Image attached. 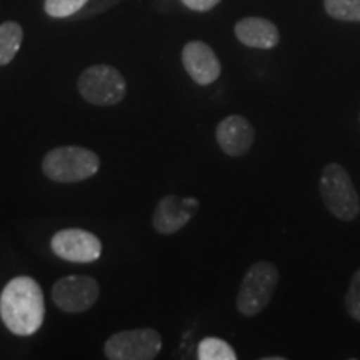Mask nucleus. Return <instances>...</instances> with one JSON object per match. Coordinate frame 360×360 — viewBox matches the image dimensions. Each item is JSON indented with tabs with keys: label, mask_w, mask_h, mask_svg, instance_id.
Listing matches in <instances>:
<instances>
[{
	"label": "nucleus",
	"mask_w": 360,
	"mask_h": 360,
	"mask_svg": "<svg viewBox=\"0 0 360 360\" xmlns=\"http://www.w3.org/2000/svg\"><path fill=\"white\" fill-rule=\"evenodd\" d=\"M199 209V200L192 197H182L170 193V195L162 197L159 204L155 207L154 217H152V225L155 232L162 236H170V233L179 232L191 222L193 214Z\"/></svg>",
	"instance_id": "nucleus-9"
},
{
	"label": "nucleus",
	"mask_w": 360,
	"mask_h": 360,
	"mask_svg": "<svg viewBox=\"0 0 360 360\" xmlns=\"http://www.w3.org/2000/svg\"><path fill=\"white\" fill-rule=\"evenodd\" d=\"M182 64L191 79L199 85L214 84L222 74V65L212 47L202 40H192L184 45Z\"/></svg>",
	"instance_id": "nucleus-10"
},
{
	"label": "nucleus",
	"mask_w": 360,
	"mask_h": 360,
	"mask_svg": "<svg viewBox=\"0 0 360 360\" xmlns=\"http://www.w3.org/2000/svg\"><path fill=\"white\" fill-rule=\"evenodd\" d=\"M101 295V287L94 277L67 276L52 287V300L62 312L82 314L92 309Z\"/></svg>",
	"instance_id": "nucleus-7"
},
{
	"label": "nucleus",
	"mask_w": 360,
	"mask_h": 360,
	"mask_svg": "<svg viewBox=\"0 0 360 360\" xmlns=\"http://www.w3.org/2000/svg\"><path fill=\"white\" fill-rule=\"evenodd\" d=\"M0 317L12 334L34 335L45 317L44 292L32 277H15L4 287L0 295Z\"/></svg>",
	"instance_id": "nucleus-1"
},
{
	"label": "nucleus",
	"mask_w": 360,
	"mask_h": 360,
	"mask_svg": "<svg viewBox=\"0 0 360 360\" xmlns=\"http://www.w3.org/2000/svg\"><path fill=\"white\" fill-rule=\"evenodd\" d=\"M77 87L85 101L98 107L117 105L127 94L124 75L115 67L103 64L85 69L79 75Z\"/></svg>",
	"instance_id": "nucleus-5"
},
{
	"label": "nucleus",
	"mask_w": 360,
	"mask_h": 360,
	"mask_svg": "<svg viewBox=\"0 0 360 360\" xmlns=\"http://www.w3.org/2000/svg\"><path fill=\"white\" fill-rule=\"evenodd\" d=\"M197 357L199 360H236L237 354L225 340L217 337H205L197 347Z\"/></svg>",
	"instance_id": "nucleus-14"
},
{
	"label": "nucleus",
	"mask_w": 360,
	"mask_h": 360,
	"mask_svg": "<svg viewBox=\"0 0 360 360\" xmlns=\"http://www.w3.org/2000/svg\"><path fill=\"white\" fill-rule=\"evenodd\" d=\"M233 32H236L238 42L252 49L269 51V49L277 47V44L281 42L277 25L262 17H245V19L238 20Z\"/></svg>",
	"instance_id": "nucleus-12"
},
{
	"label": "nucleus",
	"mask_w": 360,
	"mask_h": 360,
	"mask_svg": "<svg viewBox=\"0 0 360 360\" xmlns=\"http://www.w3.org/2000/svg\"><path fill=\"white\" fill-rule=\"evenodd\" d=\"M278 270L269 260L252 264L242 278L237 294V310L245 317L262 314L278 287Z\"/></svg>",
	"instance_id": "nucleus-4"
},
{
	"label": "nucleus",
	"mask_w": 360,
	"mask_h": 360,
	"mask_svg": "<svg viewBox=\"0 0 360 360\" xmlns=\"http://www.w3.org/2000/svg\"><path fill=\"white\" fill-rule=\"evenodd\" d=\"M215 139L225 155L242 157L254 146L255 130L245 117L229 115L215 129Z\"/></svg>",
	"instance_id": "nucleus-11"
},
{
	"label": "nucleus",
	"mask_w": 360,
	"mask_h": 360,
	"mask_svg": "<svg viewBox=\"0 0 360 360\" xmlns=\"http://www.w3.org/2000/svg\"><path fill=\"white\" fill-rule=\"evenodd\" d=\"M57 257L74 264L96 262L102 255V242L92 232L82 229H65L57 232L51 240Z\"/></svg>",
	"instance_id": "nucleus-8"
},
{
	"label": "nucleus",
	"mask_w": 360,
	"mask_h": 360,
	"mask_svg": "<svg viewBox=\"0 0 360 360\" xmlns=\"http://www.w3.org/2000/svg\"><path fill=\"white\" fill-rule=\"evenodd\" d=\"M182 4L187 8L195 12H209L212 11L214 7H217L220 0H182Z\"/></svg>",
	"instance_id": "nucleus-18"
},
{
	"label": "nucleus",
	"mask_w": 360,
	"mask_h": 360,
	"mask_svg": "<svg viewBox=\"0 0 360 360\" xmlns=\"http://www.w3.org/2000/svg\"><path fill=\"white\" fill-rule=\"evenodd\" d=\"M89 0H45V13L53 19H65V17L75 15L87 6Z\"/></svg>",
	"instance_id": "nucleus-16"
},
{
	"label": "nucleus",
	"mask_w": 360,
	"mask_h": 360,
	"mask_svg": "<svg viewBox=\"0 0 360 360\" xmlns=\"http://www.w3.org/2000/svg\"><path fill=\"white\" fill-rule=\"evenodd\" d=\"M321 197L327 210L344 222H352L360 214V199L347 170L340 164H327L321 174Z\"/></svg>",
	"instance_id": "nucleus-3"
},
{
	"label": "nucleus",
	"mask_w": 360,
	"mask_h": 360,
	"mask_svg": "<svg viewBox=\"0 0 360 360\" xmlns=\"http://www.w3.org/2000/svg\"><path fill=\"white\" fill-rule=\"evenodd\" d=\"M101 167V159L96 152L84 147H57L47 152L42 160L45 177L58 184L82 182L94 177Z\"/></svg>",
	"instance_id": "nucleus-2"
},
{
	"label": "nucleus",
	"mask_w": 360,
	"mask_h": 360,
	"mask_svg": "<svg viewBox=\"0 0 360 360\" xmlns=\"http://www.w3.org/2000/svg\"><path fill=\"white\" fill-rule=\"evenodd\" d=\"M24 40V29L19 22H4L0 25V67L8 65L20 51Z\"/></svg>",
	"instance_id": "nucleus-13"
},
{
	"label": "nucleus",
	"mask_w": 360,
	"mask_h": 360,
	"mask_svg": "<svg viewBox=\"0 0 360 360\" xmlns=\"http://www.w3.org/2000/svg\"><path fill=\"white\" fill-rule=\"evenodd\" d=\"M160 350L162 337L150 327L117 332L103 347L105 357L110 360H152Z\"/></svg>",
	"instance_id": "nucleus-6"
},
{
	"label": "nucleus",
	"mask_w": 360,
	"mask_h": 360,
	"mask_svg": "<svg viewBox=\"0 0 360 360\" xmlns=\"http://www.w3.org/2000/svg\"><path fill=\"white\" fill-rule=\"evenodd\" d=\"M345 309L354 321L360 322V269L355 270L350 285L345 294Z\"/></svg>",
	"instance_id": "nucleus-17"
},
{
	"label": "nucleus",
	"mask_w": 360,
	"mask_h": 360,
	"mask_svg": "<svg viewBox=\"0 0 360 360\" xmlns=\"http://www.w3.org/2000/svg\"><path fill=\"white\" fill-rule=\"evenodd\" d=\"M326 12L342 22H360V0H323Z\"/></svg>",
	"instance_id": "nucleus-15"
}]
</instances>
